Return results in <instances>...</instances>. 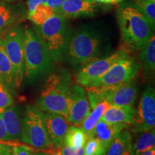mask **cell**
<instances>
[{
	"instance_id": "cell-5",
	"label": "cell",
	"mask_w": 155,
	"mask_h": 155,
	"mask_svg": "<svg viewBox=\"0 0 155 155\" xmlns=\"http://www.w3.org/2000/svg\"><path fill=\"white\" fill-rule=\"evenodd\" d=\"M35 29L45 45L54 63L65 59L72 34L67 19L55 14Z\"/></svg>"
},
{
	"instance_id": "cell-3",
	"label": "cell",
	"mask_w": 155,
	"mask_h": 155,
	"mask_svg": "<svg viewBox=\"0 0 155 155\" xmlns=\"http://www.w3.org/2000/svg\"><path fill=\"white\" fill-rule=\"evenodd\" d=\"M23 49L25 75L28 80L35 82L51 72L54 61L35 28L25 30Z\"/></svg>"
},
{
	"instance_id": "cell-27",
	"label": "cell",
	"mask_w": 155,
	"mask_h": 155,
	"mask_svg": "<svg viewBox=\"0 0 155 155\" xmlns=\"http://www.w3.org/2000/svg\"><path fill=\"white\" fill-rule=\"evenodd\" d=\"M107 150L98 139L88 137L84 145L83 155H104Z\"/></svg>"
},
{
	"instance_id": "cell-32",
	"label": "cell",
	"mask_w": 155,
	"mask_h": 155,
	"mask_svg": "<svg viewBox=\"0 0 155 155\" xmlns=\"http://www.w3.org/2000/svg\"><path fill=\"white\" fill-rule=\"evenodd\" d=\"M45 2L46 0H28V15L31 14L38 5H40V4H45Z\"/></svg>"
},
{
	"instance_id": "cell-10",
	"label": "cell",
	"mask_w": 155,
	"mask_h": 155,
	"mask_svg": "<svg viewBox=\"0 0 155 155\" xmlns=\"http://www.w3.org/2000/svg\"><path fill=\"white\" fill-rule=\"evenodd\" d=\"M91 112L86 91L78 84H72L68 99V121L81 126Z\"/></svg>"
},
{
	"instance_id": "cell-1",
	"label": "cell",
	"mask_w": 155,
	"mask_h": 155,
	"mask_svg": "<svg viewBox=\"0 0 155 155\" xmlns=\"http://www.w3.org/2000/svg\"><path fill=\"white\" fill-rule=\"evenodd\" d=\"M104 37L98 30L89 26H83L71 34L65 55L70 64L81 68L100 59L107 54Z\"/></svg>"
},
{
	"instance_id": "cell-43",
	"label": "cell",
	"mask_w": 155,
	"mask_h": 155,
	"mask_svg": "<svg viewBox=\"0 0 155 155\" xmlns=\"http://www.w3.org/2000/svg\"><path fill=\"white\" fill-rule=\"evenodd\" d=\"M0 40H1V38H0Z\"/></svg>"
},
{
	"instance_id": "cell-35",
	"label": "cell",
	"mask_w": 155,
	"mask_h": 155,
	"mask_svg": "<svg viewBox=\"0 0 155 155\" xmlns=\"http://www.w3.org/2000/svg\"><path fill=\"white\" fill-rule=\"evenodd\" d=\"M9 147L7 146H6V145H4L3 147H2L1 148H0V155H5V151L8 149Z\"/></svg>"
},
{
	"instance_id": "cell-40",
	"label": "cell",
	"mask_w": 155,
	"mask_h": 155,
	"mask_svg": "<svg viewBox=\"0 0 155 155\" xmlns=\"http://www.w3.org/2000/svg\"><path fill=\"white\" fill-rule=\"evenodd\" d=\"M4 146V144H1V143H0V148H1L2 147H3Z\"/></svg>"
},
{
	"instance_id": "cell-6",
	"label": "cell",
	"mask_w": 155,
	"mask_h": 155,
	"mask_svg": "<svg viewBox=\"0 0 155 155\" xmlns=\"http://www.w3.org/2000/svg\"><path fill=\"white\" fill-rule=\"evenodd\" d=\"M21 140L40 150L53 147L48 137L44 114L33 106H28L21 122Z\"/></svg>"
},
{
	"instance_id": "cell-15",
	"label": "cell",
	"mask_w": 155,
	"mask_h": 155,
	"mask_svg": "<svg viewBox=\"0 0 155 155\" xmlns=\"http://www.w3.org/2000/svg\"><path fill=\"white\" fill-rule=\"evenodd\" d=\"M127 127L128 125L124 124H112L100 120L94 129L87 134V138L93 137L98 139L106 150H108L116 136Z\"/></svg>"
},
{
	"instance_id": "cell-30",
	"label": "cell",
	"mask_w": 155,
	"mask_h": 155,
	"mask_svg": "<svg viewBox=\"0 0 155 155\" xmlns=\"http://www.w3.org/2000/svg\"><path fill=\"white\" fill-rule=\"evenodd\" d=\"M12 155H34L32 151L25 146H18L13 148Z\"/></svg>"
},
{
	"instance_id": "cell-26",
	"label": "cell",
	"mask_w": 155,
	"mask_h": 155,
	"mask_svg": "<svg viewBox=\"0 0 155 155\" xmlns=\"http://www.w3.org/2000/svg\"><path fill=\"white\" fill-rule=\"evenodd\" d=\"M130 2L144 15L154 28L155 0H131Z\"/></svg>"
},
{
	"instance_id": "cell-8",
	"label": "cell",
	"mask_w": 155,
	"mask_h": 155,
	"mask_svg": "<svg viewBox=\"0 0 155 155\" xmlns=\"http://www.w3.org/2000/svg\"><path fill=\"white\" fill-rule=\"evenodd\" d=\"M140 65L128 57L114 64L101 76L92 81L86 87L111 86L131 81L139 72Z\"/></svg>"
},
{
	"instance_id": "cell-42",
	"label": "cell",
	"mask_w": 155,
	"mask_h": 155,
	"mask_svg": "<svg viewBox=\"0 0 155 155\" xmlns=\"http://www.w3.org/2000/svg\"><path fill=\"white\" fill-rule=\"evenodd\" d=\"M118 1H119V2H121L123 1V0H118Z\"/></svg>"
},
{
	"instance_id": "cell-22",
	"label": "cell",
	"mask_w": 155,
	"mask_h": 155,
	"mask_svg": "<svg viewBox=\"0 0 155 155\" xmlns=\"http://www.w3.org/2000/svg\"><path fill=\"white\" fill-rule=\"evenodd\" d=\"M109 106V104L107 101H102L93 108V111L89 113L88 116L81 124L82 125L81 129L85 131L86 134H88L94 129L96 124L100 121L103 114L107 110Z\"/></svg>"
},
{
	"instance_id": "cell-21",
	"label": "cell",
	"mask_w": 155,
	"mask_h": 155,
	"mask_svg": "<svg viewBox=\"0 0 155 155\" xmlns=\"http://www.w3.org/2000/svg\"><path fill=\"white\" fill-rule=\"evenodd\" d=\"M87 140V134L81 128L71 126L68 128L63 138V144L73 149L84 147Z\"/></svg>"
},
{
	"instance_id": "cell-19",
	"label": "cell",
	"mask_w": 155,
	"mask_h": 155,
	"mask_svg": "<svg viewBox=\"0 0 155 155\" xmlns=\"http://www.w3.org/2000/svg\"><path fill=\"white\" fill-rule=\"evenodd\" d=\"M0 79L8 88L12 90L15 88L13 68L4 49L2 39L0 40Z\"/></svg>"
},
{
	"instance_id": "cell-23",
	"label": "cell",
	"mask_w": 155,
	"mask_h": 155,
	"mask_svg": "<svg viewBox=\"0 0 155 155\" xmlns=\"http://www.w3.org/2000/svg\"><path fill=\"white\" fill-rule=\"evenodd\" d=\"M17 18L16 12L9 5L0 2V38L12 28Z\"/></svg>"
},
{
	"instance_id": "cell-24",
	"label": "cell",
	"mask_w": 155,
	"mask_h": 155,
	"mask_svg": "<svg viewBox=\"0 0 155 155\" xmlns=\"http://www.w3.org/2000/svg\"><path fill=\"white\" fill-rule=\"evenodd\" d=\"M155 147V132L154 129L144 131V134L139 136L132 147L134 154L138 155L144 151L151 150Z\"/></svg>"
},
{
	"instance_id": "cell-28",
	"label": "cell",
	"mask_w": 155,
	"mask_h": 155,
	"mask_svg": "<svg viewBox=\"0 0 155 155\" xmlns=\"http://www.w3.org/2000/svg\"><path fill=\"white\" fill-rule=\"evenodd\" d=\"M13 102V98L9 88L0 79V111L12 105Z\"/></svg>"
},
{
	"instance_id": "cell-2",
	"label": "cell",
	"mask_w": 155,
	"mask_h": 155,
	"mask_svg": "<svg viewBox=\"0 0 155 155\" xmlns=\"http://www.w3.org/2000/svg\"><path fill=\"white\" fill-rule=\"evenodd\" d=\"M117 19L122 40L131 49L142 50L154 35V27L130 2L120 6Z\"/></svg>"
},
{
	"instance_id": "cell-38",
	"label": "cell",
	"mask_w": 155,
	"mask_h": 155,
	"mask_svg": "<svg viewBox=\"0 0 155 155\" xmlns=\"http://www.w3.org/2000/svg\"><path fill=\"white\" fill-rule=\"evenodd\" d=\"M34 155H50L49 154H47V153H43V152H39L38 154H35Z\"/></svg>"
},
{
	"instance_id": "cell-17",
	"label": "cell",
	"mask_w": 155,
	"mask_h": 155,
	"mask_svg": "<svg viewBox=\"0 0 155 155\" xmlns=\"http://www.w3.org/2000/svg\"><path fill=\"white\" fill-rule=\"evenodd\" d=\"M1 114L9 141H15L20 138L21 121L17 106H9L2 110Z\"/></svg>"
},
{
	"instance_id": "cell-12",
	"label": "cell",
	"mask_w": 155,
	"mask_h": 155,
	"mask_svg": "<svg viewBox=\"0 0 155 155\" xmlns=\"http://www.w3.org/2000/svg\"><path fill=\"white\" fill-rule=\"evenodd\" d=\"M138 94L137 83L131 80L111 86H105L104 101L110 106H133Z\"/></svg>"
},
{
	"instance_id": "cell-25",
	"label": "cell",
	"mask_w": 155,
	"mask_h": 155,
	"mask_svg": "<svg viewBox=\"0 0 155 155\" xmlns=\"http://www.w3.org/2000/svg\"><path fill=\"white\" fill-rule=\"evenodd\" d=\"M54 15L55 13L53 9L45 4H40L35 8L31 14L28 15V18L36 26H40Z\"/></svg>"
},
{
	"instance_id": "cell-33",
	"label": "cell",
	"mask_w": 155,
	"mask_h": 155,
	"mask_svg": "<svg viewBox=\"0 0 155 155\" xmlns=\"http://www.w3.org/2000/svg\"><path fill=\"white\" fill-rule=\"evenodd\" d=\"M64 1L65 0H46V2L45 5L51 7L52 9H55L58 8L63 4Z\"/></svg>"
},
{
	"instance_id": "cell-13",
	"label": "cell",
	"mask_w": 155,
	"mask_h": 155,
	"mask_svg": "<svg viewBox=\"0 0 155 155\" xmlns=\"http://www.w3.org/2000/svg\"><path fill=\"white\" fill-rule=\"evenodd\" d=\"M54 13L65 19H76L94 16L97 12V2L94 0H65Z\"/></svg>"
},
{
	"instance_id": "cell-39",
	"label": "cell",
	"mask_w": 155,
	"mask_h": 155,
	"mask_svg": "<svg viewBox=\"0 0 155 155\" xmlns=\"http://www.w3.org/2000/svg\"><path fill=\"white\" fill-rule=\"evenodd\" d=\"M97 3H103V0H94Z\"/></svg>"
},
{
	"instance_id": "cell-7",
	"label": "cell",
	"mask_w": 155,
	"mask_h": 155,
	"mask_svg": "<svg viewBox=\"0 0 155 155\" xmlns=\"http://www.w3.org/2000/svg\"><path fill=\"white\" fill-rule=\"evenodd\" d=\"M25 30L20 27H12L6 32L2 39L4 49L13 68L15 86L20 88L25 76L24 42Z\"/></svg>"
},
{
	"instance_id": "cell-36",
	"label": "cell",
	"mask_w": 155,
	"mask_h": 155,
	"mask_svg": "<svg viewBox=\"0 0 155 155\" xmlns=\"http://www.w3.org/2000/svg\"><path fill=\"white\" fill-rule=\"evenodd\" d=\"M103 4H117L116 0H103Z\"/></svg>"
},
{
	"instance_id": "cell-20",
	"label": "cell",
	"mask_w": 155,
	"mask_h": 155,
	"mask_svg": "<svg viewBox=\"0 0 155 155\" xmlns=\"http://www.w3.org/2000/svg\"><path fill=\"white\" fill-rule=\"evenodd\" d=\"M140 61L144 65V74L145 77L152 75L154 73L155 68V38L154 35L150 39L147 45L141 50L139 55Z\"/></svg>"
},
{
	"instance_id": "cell-9",
	"label": "cell",
	"mask_w": 155,
	"mask_h": 155,
	"mask_svg": "<svg viewBox=\"0 0 155 155\" xmlns=\"http://www.w3.org/2000/svg\"><path fill=\"white\" fill-rule=\"evenodd\" d=\"M129 57L127 52L119 50L109 55H106L83 65L75 75V81L81 86L86 87L92 81L105 73L114 63Z\"/></svg>"
},
{
	"instance_id": "cell-4",
	"label": "cell",
	"mask_w": 155,
	"mask_h": 155,
	"mask_svg": "<svg viewBox=\"0 0 155 155\" xmlns=\"http://www.w3.org/2000/svg\"><path fill=\"white\" fill-rule=\"evenodd\" d=\"M71 86V75L67 70L61 69L50 74L39 97V109L66 116L68 99Z\"/></svg>"
},
{
	"instance_id": "cell-16",
	"label": "cell",
	"mask_w": 155,
	"mask_h": 155,
	"mask_svg": "<svg viewBox=\"0 0 155 155\" xmlns=\"http://www.w3.org/2000/svg\"><path fill=\"white\" fill-rule=\"evenodd\" d=\"M137 114V111L132 106H109L101 120L112 124H134Z\"/></svg>"
},
{
	"instance_id": "cell-29",
	"label": "cell",
	"mask_w": 155,
	"mask_h": 155,
	"mask_svg": "<svg viewBox=\"0 0 155 155\" xmlns=\"http://www.w3.org/2000/svg\"><path fill=\"white\" fill-rule=\"evenodd\" d=\"M61 155H83L84 154V147L78 149H73L71 147L65 146L60 147Z\"/></svg>"
},
{
	"instance_id": "cell-41",
	"label": "cell",
	"mask_w": 155,
	"mask_h": 155,
	"mask_svg": "<svg viewBox=\"0 0 155 155\" xmlns=\"http://www.w3.org/2000/svg\"><path fill=\"white\" fill-rule=\"evenodd\" d=\"M6 1H17V0H6Z\"/></svg>"
},
{
	"instance_id": "cell-18",
	"label": "cell",
	"mask_w": 155,
	"mask_h": 155,
	"mask_svg": "<svg viewBox=\"0 0 155 155\" xmlns=\"http://www.w3.org/2000/svg\"><path fill=\"white\" fill-rule=\"evenodd\" d=\"M106 155H134L131 146V134L124 129L116 136L107 150Z\"/></svg>"
},
{
	"instance_id": "cell-31",
	"label": "cell",
	"mask_w": 155,
	"mask_h": 155,
	"mask_svg": "<svg viewBox=\"0 0 155 155\" xmlns=\"http://www.w3.org/2000/svg\"><path fill=\"white\" fill-rule=\"evenodd\" d=\"M1 111H0V141H9V137L2 117Z\"/></svg>"
},
{
	"instance_id": "cell-14",
	"label": "cell",
	"mask_w": 155,
	"mask_h": 155,
	"mask_svg": "<svg viewBox=\"0 0 155 155\" xmlns=\"http://www.w3.org/2000/svg\"><path fill=\"white\" fill-rule=\"evenodd\" d=\"M45 127L48 137L55 147H61L63 145V138L68 124L65 116L60 114L50 113L44 114Z\"/></svg>"
},
{
	"instance_id": "cell-37",
	"label": "cell",
	"mask_w": 155,
	"mask_h": 155,
	"mask_svg": "<svg viewBox=\"0 0 155 155\" xmlns=\"http://www.w3.org/2000/svg\"><path fill=\"white\" fill-rule=\"evenodd\" d=\"M5 155H12V152H11L10 150H9V148H8L7 150L5 151Z\"/></svg>"
},
{
	"instance_id": "cell-34",
	"label": "cell",
	"mask_w": 155,
	"mask_h": 155,
	"mask_svg": "<svg viewBox=\"0 0 155 155\" xmlns=\"http://www.w3.org/2000/svg\"><path fill=\"white\" fill-rule=\"evenodd\" d=\"M141 155H155V150L154 148L151 149V150L144 151V152H141Z\"/></svg>"
},
{
	"instance_id": "cell-11",
	"label": "cell",
	"mask_w": 155,
	"mask_h": 155,
	"mask_svg": "<svg viewBox=\"0 0 155 155\" xmlns=\"http://www.w3.org/2000/svg\"><path fill=\"white\" fill-rule=\"evenodd\" d=\"M134 131L144 132L154 129L155 93L151 86H147L141 94L139 111L134 124Z\"/></svg>"
}]
</instances>
